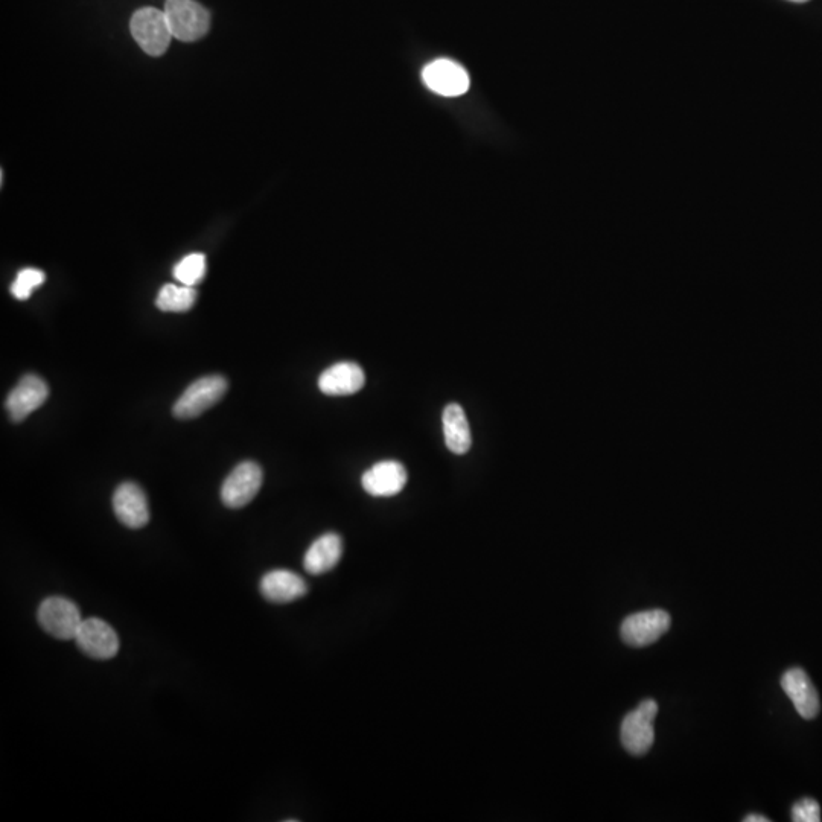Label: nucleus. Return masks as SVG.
Masks as SVG:
<instances>
[{
  "label": "nucleus",
  "mask_w": 822,
  "mask_h": 822,
  "mask_svg": "<svg viewBox=\"0 0 822 822\" xmlns=\"http://www.w3.org/2000/svg\"><path fill=\"white\" fill-rule=\"evenodd\" d=\"M165 16L174 39L197 42L211 28V14L195 0H166Z\"/></svg>",
  "instance_id": "f257e3e1"
},
{
  "label": "nucleus",
  "mask_w": 822,
  "mask_h": 822,
  "mask_svg": "<svg viewBox=\"0 0 822 822\" xmlns=\"http://www.w3.org/2000/svg\"><path fill=\"white\" fill-rule=\"evenodd\" d=\"M37 620L40 628L57 640H75L83 623L77 603L61 596L43 600L37 611Z\"/></svg>",
  "instance_id": "f03ea898"
},
{
  "label": "nucleus",
  "mask_w": 822,
  "mask_h": 822,
  "mask_svg": "<svg viewBox=\"0 0 822 822\" xmlns=\"http://www.w3.org/2000/svg\"><path fill=\"white\" fill-rule=\"evenodd\" d=\"M657 714V702L654 699H646L623 719L620 739L626 751L632 756H644L654 745V722Z\"/></svg>",
  "instance_id": "7ed1b4c3"
},
{
  "label": "nucleus",
  "mask_w": 822,
  "mask_h": 822,
  "mask_svg": "<svg viewBox=\"0 0 822 822\" xmlns=\"http://www.w3.org/2000/svg\"><path fill=\"white\" fill-rule=\"evenodd\" d=\"M130 29L137 45L153 57L165 54L173 39V32L169 29L165 11L153 7L136 11L131 17Z\"/></svg>",
  "instance_id": "20e7f679"
},
{
  "label": "nucleus",
  "mask_w": 822,
  "mask_h": 822,
  "mask_svg": "<svg viewBox=\"0 0 822 822\" xmlns=\"http://www.w3.org/2000/svg\"><path fill=\"white\" fill-rule=\"evenodd\" d=\"M227 392V381L221 375L204 376L192 383L177 399L173 413L179 419H192L214 407Z\"/></svg>",
  "instance_id": "39448f33"
},
{
  "label": "nucleus",
  "mask_w": 822,
  "mask_h": 822,
  "mask_svg": "<svg viewBox=\"0 0 822 822\" xmlns=\"http://www.w3.org/2000/svg\"><path fill=\"white\" fill-rule=\"evenodd\" d=\"M264 482V472L258 463H239L221 486V501L229 509H241L252 503Z\"/></svg>",
  "instance_id": "423d86ee"
},
{
  "label": "nucleus",
  "mask_w": 822,
  "mask_h": 822,
  "mask_svg": "<svg viewBox=\"0 0 822 822\" xmlns=\"http://www.w3.org/2000/svg\"><path fill=\"white\" fill-rule=\"evenodd\" d=\"M672 619L664 609L637 612L623 620L620 635L628 646L646 647L657 643L670 629Z\"/></svg>",
  "instance_id": "0eeeda50"
},
{
  "label": "nucleus",
  "mask_w": 822,
  "mask_h": 822,
  "mask_svg": "<svg viewBox=\"0 0 822 822\" xmlns=\"http://www.w3.org/2000/svg\"><path fill=\"white\" fill-rule=\"evenodd\" d=\"M75 641L84 654L93 660H112L118 655L121 646L115 629L96 617L83 620Z\"/></svg>",
  "instance_id": "6e6552de"
},
{
  "label": "nucleus",
  "mask_w": 822,
  "mask_h": 822,
  "mask_svg": "<svg viewBox=\"0 0 822 822\" xmlns=\"http://www.w3.org/2000/svg\"><path fill=\"white\" fill-rule=\"evenodd\" d=\"M113 510L118 520L128 529H142L150 521V506L144 489L133 482H125L113 494Z\"/></svg>",
  "instance_id": "1a4fd4ad"
},
{
  "label": "nucleus",
  "mask_w": 822,
  "mask_h": 822,
  "mask_svg": "<svg viewBox=\"0 0 822 822\" xmlns=\"http://www.w3.org/2000/svg\"><path fill=\"white\" fill-rule=\"evenodd\" d=\"M422 80L428 89L450 98L463 95L469 89V75L465 69L447 58L427 64L422 72Z\"/></svg>",
  "instance_id": "9d476101"
},
{
  "label": "nucleus",
  "mask_w": 822,
  "mask_h": 822,
  "mask_svg": "<svg viewBox=\"0 0 822 822\" xmlns=\"http://www.w3.org/2000/svg\"><path fill=\"white\" fill-rule=\"evenodd\" d=\"M49 396V387L40 376L29 373L23 376L7 399V410L14 422H22L32 411L42 407Z\"/></svg>",
  "instance_id": "9b49d317"
},
{
  "label": "nucleus",
  "mask_w": 822,
  "mask_h": 822,
  "mask_svg": "<svg viewBox=\"0 0 822 822\" xmlns=\"http://www.w3.org/2000/svg\"><path fill=\"white\" fill-rule=\"evenodd\" d=\"M407 478V469L402 463L384 460L364 472L361 485L372 497L389 498L395 497L405 488Z\"/></svg>",
  "instance_id": "f8f14e48"
},
{
  "label": "nucleus",
  "mask_w": 822,
  "mask_h": 822,
  "mask_svg": "<svg viewBox=\"0 0 822 822\" xmlns=\"http://www.w3.org/2000/svg\"><path fill=\"white\" fill-rule=\"evenodd\" d=\"M781 687L797 708L803 719H815L821 710L818 692L810 681L809 675L803 669H789L781 678Z\"/></svg>",
  "instance_id": "ddd939ff"
},
{
  "label": "nucleus",
  "mask_w": 822,
  "mask_h": 822,
  "mask_svg": "<svg viewBox=\"0 0 822 822\" xmlns=\"http://www.w3.org/2000/svg\"><path fill=\"white\" fill-rule=\"evenodd\" d=\"M259 590L268 602L285 605L306 596L308 584L294 571L271 570L262 577Z\"/></svg>",
  "instance_id": "4468645a"
},
{
  "label": "nucleus",
  "mask_w": 822,
  "mask_h": 822,
  "mask_svg": "<svg viewBox=\"0 0 822 822\" xmlns=\"http://www.w3.org/2000/svg\"><path fill=\"white\" fill-rule=\"evenodd\" d=\"M366 384L364 370L352 361H341L320 375V392L328 396H349L360 392Z\"/></svg>",
  "instance_id": "2eb2a0df"
},
{
  "label": "nucleus",
  "mask_w": 822,
  "mask_h": 822,
  "mask_svg": "<svg viewBox=\"0 0 822 822\" xmlns=\"http://www.w3.org/2000/svg\"><path fill=\"white\" fill-rule=\"evenodd\" d=\"M343 555V541L337 533H325L306 550L303 567L310 574L320 576L337 567Z\"/></svg>",
  "instance_id": "dca6fc26"
},
{
  "label": "nucleus",
  "mask_w": 822,
  "mask_h": 822,
  "mask_svg": "<svg viewBox=\"0 0 822 822\" xmlns=\"http://www.w3.org/2000/svg\"><path fill=\"white\" fill-rule=\"evenodd\" d=\"M443 436L451 453L462 454L471 450L472 436L468 418L462 405L450 404L445 407L442 415Z\"/></svg>",
  "instance_id": "f3484780"
},
{
  "label": "nucleus",
  "mask_w": 822,
  "mask_h": 822,
  "mask_svg": "<svg viewBox=\"0 0 822 822\" xmlns=\"http://www.w3.org/2000/svg\"><path fill=\"white\" fill-rule=\"evenodd\" d=\"M197 300V291L194 287H177L165 285L157 294L156 306L163 313H186L191 310Z\"/></svg>",
  "instance_id": "a211bd4d"
},
{
  "label": "nucleus",
  "mask_w": 822,
  "mask_h": 822,
  "mask_svg": "<svg viewBox=\"0 0 822 822\" xmlns=\"http://www.w3.org/2000/svg\"><path fill=\"white\" fill-rule=\"evenodd\" d=\"M204 274H206V256L201 253L186 256L174 267V278L186 287H195L200 284L204 279Z\"/></svg>",
  "instance_id": "6ab92c4d"
},
{
  "label": "nucleus",
  "mask_w": 822,
  "mask_h": 822,
  "mask_svg": "<svg viewBox=\"0 0 822 822\" xmlns=\"http://www.w3.org/2000/svg\"><path fill=\"white\" fill-rule=\"evenodd\" d=\"M45 273L37 268H25L17 274L16 281L11 285V293L16 299L26 300L31 296L34 288L40 287L45 282Z\"/></svg>",
  "instance_id": "aec40b11"
},
{
  "label": "nucleus",
  "mask_w": 822,
  "mask_h": 822,
  "mask_svg": "<svg viewBox=\"0 0 822 822\" xmlns=\"http://www.w3.org/2000/svg\"><path fill=\"white\" fill-rule=\"evenodd\" d=\"M792 821H821V807H819L818 801L812 800V798H803V800L798 801L792 809Z\"/></svg>",
  "instance_id": "412c9836"
},
{
  "label": "nucleus",
  "mask_w": 822,
  "mask_h": 822,
  "mask_svg": "<svg viewBox=\"0 0 822 822\" xmlns=\"http://www.w3.org/2000/svg\"><path fill=\"white\" fill-rule=\"evenodd\" d=\"M743 821H745V822H769V821H771V819L766 818V816H763V815H748V816H746L745 819H743Z\"/></svg>",
  "instance_id": "4be33fe9"
},
{
  "label": "nucleus",
  "mask_w": 822,
  "mask_h": 822,
  "mask_svg": "<svg viewBox=\"0 0 822 822\" xmlns=\"http://www.w3.org/2000/svg\"><path fill=\"white\" fill-rule=\"evenodd\" d=\"M791 2H795V4H804V2H809V0H791Z\"/></svg>",
  "instance_id": "5701e85b"
}]
</instances>
